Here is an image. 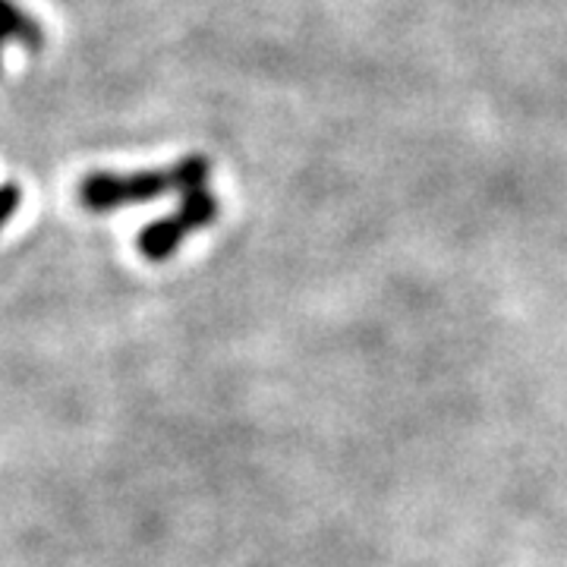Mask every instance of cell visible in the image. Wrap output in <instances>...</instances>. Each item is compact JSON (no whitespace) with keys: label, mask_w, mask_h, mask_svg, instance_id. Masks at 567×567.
Instances as JSON below:
<instances>
[{"label":"cell","mask_w":567,"mask_h":567,"mask_svg":"<svg viewBox=\"0 0 567 567\" xmlns=\"http://www.w3.org/2000/svg\"><path fill=\"white\" fill-rule=\"evenodd\" d=\"M0 54H3V44H0ZM0 73H3V63H0Z\"/></svg>","instance_id":"cell-6"},{"label":"cell","mask_w":567,"mask_h":567,"mask_svg":"<svg viewBox=\"0 0 567 567\" xmlns=\"http://www.w3.org/2000/svg\"><path fill=\"white\" fill-rule=\"evenodd\" d=\"M218 218V199L205 189H193V193H183L181 208L171 215V218H162V221L145 224L140 230V252L152 262H164L171 259L177 249L186 240V234L193 230H203L208 224H215Z\"/></svg>","instance_id":"cell-2"},{"label":"cell","mask_w":567,"mask_h":567,"mask_svg":"<svg viewBox=\"0 0 567 567\" xmlns=\"http://www.w3.org/2000/svg\"><path fill=\"white\" fill-rule=\"evenodd\" d=\"M7 41H17L29 51H39L44 44L41 35V25L22 7H17L13 0H0V44Z\"/></svg>","instance_id":"cell-3"},{"label":"cell","mask_w":567,"mask_h":567,"mask_svg":"<svg viewBox=\"0 0 567 567\" xmlns=\"http://www.w3.org/2000/svg\"><path fill=\"white\" fill-rule=\"evenodd\" d=\"M167 193H174L171 171H133V174L99 171L80 183V203L89 212H114L123 205L152 203Z\"/></svg>","instance_id":"cell-1"},{"label":"cell","mask_w":567,"mask_h":567,"mask_svg":"<svg viewBox=\"0 0 567 567\" xmlns=\"http://www.w3.org/2000/svg\"><path fill=\"white\" fill-rule=\"evenodd\" d=\"M20 199H22V193L17 183H3V186H0V230L7 227V221H10L13 215H17Z\"/></svg>","instance_id":"cell-5"},{"label":"cell","mask_w":567,"mask_h":567,"mask_svg":"<svg viewBox=\"0 0 567 567\" xmlns=\"http://www.w3.org/2000/svg\"><path fill=\"white\" fill-rule=\"evenodd\" d=\"M208 158L203 155H186L171 167V181H174V193H193V189H205L208 183Z\"/></svg>","instance_id":"cell-4"}]
</instances>
